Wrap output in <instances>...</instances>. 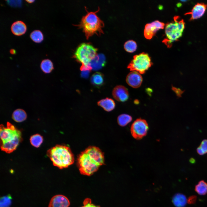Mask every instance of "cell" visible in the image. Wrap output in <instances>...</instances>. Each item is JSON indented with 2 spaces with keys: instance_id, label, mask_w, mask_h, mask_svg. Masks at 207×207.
Returning a JSON list of instances; mask_svg holds the SVG:
<instances>
[{
  "instance_id": "cell-2",
  "label": "cell",
  "mask_w": 207,
  "mask_h": 207,
  "mask_svg": "<svg viewBox=\"0 0 207 207\" xmlns=\"http://www.w3.org/2000/svg\"><path fill=\"white\" fill-rule=\"evenodd\" d=\"M0 136L1 150L7 153L16 150L22 139L21 131L9 122L6 127L0 125Z\"/></svg>"
},
{
  "instance_id": "cell-20",
  "label": "cell",
  "mask_w": 207,
  "mask_h": 207,
  "mask_svg": "<svg viewBox=\"0 0 207 207\" xmlns=\"http://www.w3.org/2000/svg\"><path fill=\"white\" fill-rule=\"evenodd\" d=\"M40 67L42 71L45 73H50L54 69L52 62L48 59H44L42 61Z\"/></svg>"
},
{
  "instance_id": "cell-13",
  "label": "cell",
  "mask_w": 207,
  "mask_h": 207,
  "mask_svg": "<svg viewBox=\"0 0 207 207\" xmlns=\"http://www.w3.org/2000/svg\"><path fill=\"white\" fill-rule=\"evenodd\" d=\"M70 202L65 196L57 195L53 196L51 199L48 207H68Z\"/></svg>"
},
{
  "instance_id": "cell-6",
  "label": "cell",
  "mask_w": 207,
  "mask_h": 207,
  "mask_svg": "<svg viewBox=\"0 0 207 207\" xmlns=\"http://www.w3.org/2000/svg\"><path fill=\"white\" fill-rule=\"evenodd\" d=\"M97 50L89 43H83L78 46L73 57L78 62L90 66V63L97 55Z\"/></svg>"
},
{
  "instance_id": "cell-27",
  "label": "cell",
  "mask_w": 207,
  "mask_h": 207,
  "mask_svg": "<svg viewBox=\"0 0 207 207\" xmlns=\"http://www.w3.org/2000/svg\"><path fill=\"white\" fill-rule=\"evenodd\" d=\"M197 152L200 155H203L207 153V139H204L197 149Z\"/></svg>"
},
{
  "instance_id": "cell-11",
  "label": "cell",
  "mask_w": 207,
  "mask_h": 207,
  "mask_svg": "<svg viewBox=\"0 0 207 207\" xmlns=\"http://www.w3.org/2000/svg\"><path fill=\"white\" fill-rule=\"evenodd\" d=\"M142 80V78L140 73L136 71H131L127 75L126 78L127 84L135 88L141 86Z\"/></svg>"
},
{
  "instance_id": "cell-23",
  "label": "cell",
  "mask_w": 207,
  "mask_h": 207,
  "mask_svg": "<svg viewBox=\"0 0 207 207\" xmlns=\"http://www.w3.org/2000/svg\"><path fill=\"white\" fill-rule=\"evenodd\" d=\"M30 37L34 42L36 43H41L43 39L42 33L39 30L32 31L30 34Z\"/></svg>"
},
{
  "instance_id": "cell-24",
  "label": "cell",
  "mask_w": 207,
  "mask_h": 207,
  "mask_svg": "<svg viewBox=\"0 0 207 207\" xmlns=\"http://www.w3.org/2000/svg\"><path fill=\"white\" fill-rule=\"evenodd\" d=\"M43 141L42 137L39 134H36L30 137V141L32 145L36 147H39Z\"/></svg>"
},
{
  "instance_id": "cell-29",
  "label": "cell",
  "mask_w": 207,
  "mask_h": 207,
  "mask_svg": "<svg viewBox=\"0 0 207 207\" xmlns=\"http://www.w3.org/2000/svg\"><path fill=\"white\" fill-rule=\"evenodd\" d=\"M197 198L195 195L189 197L187 199V203L189 204H193L196 202Z\"/></svg>"
},
{
  "instance_id": "cell-34",
  "label": "cell",
  "mask_w": 207,
  "mask_h": 207,
  "mask_svg": "<svg viewBox=\"0 0 207 207\" xmlns=\"http://www.w3.org/2000/svg\"><path fill=\"white\" fill-rule=\"evenodd\" d=\"M26 1H27V2H28V3H32L34 1V0H26Z\"/></svg>"
},
{
  "instance_id": "cell-9",
  "label": "cell",
  "mask_w": 207,
  "mask_h": 207,
  "mask_svg": "<svg viewBox=\"0 0 207 207\" xmlns=\"http://www.w3.org/2000/svg\"><path fill=\"white\" fill-rule=\"evenodd\" d=\"M164 24L158 20H155L150 23L147 24L144 30L145 37L147 39H151L159 30L163 29Z\"/></svg>"
},
{
  "instance_id": "cell-25",
  "label": "cell",
  "mask_w": 207,
  "mask_h": 207,
  "mask_svg": "<svg viewBox=\"0 0 207 207\" xmlns=\"http://www.w3.org/2000/svg\"><path fill=\"white\" fill-rule=\"evenodd\" d=\"M124 47L127 51L132 53L135 51L137 48L136 42L133 40L126 41L124 44Z\"/></svg>"
},
{
  "instance_id": "cell-7",
  "label": "cell",
  "mask_w": 207,
  "mask_h": 207,
  "mask_svg": "<svg viewBox=\"0 0 207 207\" xmlns=\"http://www.w3.org/2000/svg\"><path fill=\"white\" fill-rule=\"evenodd\" d=\"M152 64L148 54L143 52L133 56L127 68L131 71H136L140 74H143Z\"/></svg>"
},
{
  "instance_id": "cell-26",
  "label": "cell",
  "mask_w": 207,
  "mask_h": 207,
  "mask_svg": "<svg viewBox=\"0 0 207 207\" xmlns=\"http://www.w3.org/2000/svg\"><path fill=\"white\" fill-rule=\"evenodd\" d=\"M12 203V197L10 195L3 196L0 198V207H9Z\"/></svg>"
},
{
  "instance_id": "cell-16",
  "label": "cell",
  "mask_w": 207,
  "mask_h": 207,
  "mask_svg": "<svg viewBox=\"0 0 207 207\" xmlns=\"http://www.w3.org/2000/svg\"><path fill=\"white\" fill-rule=\"evenodd\" d=\"M97 105L102 107L105 111L110 112L115 108V103L112 99L106 98L101 99L97 102Z\"/></svg>"
},
{
  "instance_id": "cell-12",
  "label": "cell",
  "mask_w": 207,
  "mask_h": 207,
  "mask_svg": "<svg viewBox=\"0 0 207 207\" xmlns=\"http://www.w3.org/2000/svg\"><path fill=\"white\" fill-rule=\"evenodd\" d=\"M112 94L114 98L119 101H125L127 100L129 97L127 89L125 87L121 85L116 86L114 88Z\"/></svg>"
},
{
  "instance_id": "cell-21",
  "label": "cell",
  "mask_w": 207,
  "mask_h": 207,
  "mask_svg": "<svg viewBox=\"0 0 207 207\" xmlns=\"http://www.w3.org/2000/svg\"><path fill=\"white\" fill-rule=\"evenodd\" d=\"M195 190L200 195H206L207 193V183L203 180L200 181L195 185Z\"/></svg>"
},
{
  "instance_id": "cell-3",
  "label": "cell",
  "mask_w": 207,
  "mask_h": 207,
  "mask_svg": "<svg viewBox=\"0 0 207 207\" xmlns=\"http://www.w3.org/2000/svg\"><path fill=\"white\" fill-rule=\"evenodd\" d=\"M86 14L83 16L79 24L76 25L82 28L87 39L94 34L98 35L103 33L102 28L104 26L103 22L97 16L96 13L100 10L99 7L95 12H89L85 7Z\"/></svg>"
},
{
  "instance_id": "cell-14",
  "label": "cell",
  "mask_w": 207,
  "mask_h": 207,
  "mask_svg": "<svg viewBox=\"0 0 207 207\" xmlns=\"http://www.w3.org/2000/svg\"><path fill=\"white\" fill-rule=\"evenodd\" d=\"M11 29L12 32L14 35L19 36L25 33L26 26L22 21H17L12 23Z\"/></svg>"
},
{
  "instance_id": "cell-19",
  "label": "cell",
  "mask_w": 207,
  "mask_h": 207,
  "mask_svg": "<svg viewBox=\"0 0 207 207\" xmlns=\"http://www.w3.org/2000/svg\"><path fill=\"white\" fill-rule=\"evenodd\" d=\"M27 118L26 112L23 110L18 109L15 110L12 114V118L17 122H21L25 120Z\"/></svg>"
},
{
  "instance_id": "cell-5",
  "label": "cell",
  "mask_w": 207,
  "mask_h": 207,
  "mask_svg": "<svg viewBox=\"0 0 207 207\" xmlns=\"http://www.w3.org/2000/svg\"><path fill=\"white\" fill-rule=\"evenodd\" d=\"M185 28V23L183 19H181L179 16H175L173 21L166 24V37L163 40V42L168 47H170L172 42L177 41L182 36Z\"/></svg>"
},
{
  "instance_id": "cell-8",
  "label": "cell",
  "mask_w": 207,
  "mask_h": 207,
  "mask_svg": "<svg viewBox=\"0 0 207 207\" xmlns=\"http://www.w3.org/2000/svg\"><path fill=\"white\" fill-rule=\"evenodd\" d=\"M148 126L146 121L144 119L138 118L132 124L131 131L133 137L137 139H140L147 134Z\"/></svg>"
},
{
  "instance_id": "cell-15",
  "label": "cell",
  "mask_w": 207,
  "mask_h": 207,
  "mask_svg": "<svg viewBox=\"0 0 207 207\" xmlns=\"http://www.w3.org/2000/svg\"><path fill=\"white\" fill-rule=\"evenodd\" d=\"M106 64L105 56L102 54H97L91 61L90 64L92 69L97 70L104 66Z\"/></svg>"
},
{
  "instance_id": "cell-22",
  "label": "cell",
  "mask_w": 207,
  "mask_h": 207,
  "mask_svg": "<svg viewBox=\"0 0 207 207\" xmlns=\"http://www.w3.org/2000/svg\"><path fill=\"white\" fill-rule=\"evenodd\" d=\"M132 120V117L129 115L123 114L119 116L117 118L118 124L120 126H124L130 123Z\"/></svg>"
},
{
  "instance_id": "cell-1",
  "label": "cell",
  "mask_w": 207,
  "mask_h": 207,
  "mask_svg": "<svg viewBox=\"0 0 207 207\" xmlns=\"http://www.w3.org/2000/svg\"><path fill=\"white\" fill-rule=\"evenodd\" d=\"M104 163L103 153L98 147L90 146L82 152L77 158V164L80 173L90 176Z\"/></svg>"
},
{
  "instance_id": "cell-30",
  "label": "cell",
  "mask_w": 207,
  "mask_h": 207,
  "mask_svg": "<svg viewBox=\"0 0 207 207\" xmlns=\"http://www.w3.org/2000/svg\"><path fill=\"white\" fill-rule=\"evenodd\" d=\"M7 1L11 6H19L21 4V1Z\"/></svg>"
},
{
  "instance_id": "cell-33",
  "label": "cell",
  "mask_w": 207,
  "mask_h": 207,
  "mask_svg": "<svg viewBox=\"0 0 207 207\" xmlns=\"http://www.w3.org/2000/svg\"><path fill=\"white\" fill-rule=\"evenodd\" d=\"M9 52L12 54H15L16 53V51L13 49H11L9 51Z\"/></svg>"
},
{
  "instance_id": "cell-28",
  "label": "cell",
  "mask_w": 207,
  "mask_h": 207,
  "mask_svg": "<svg viewBox=\"0 0 207 207\" xmlns=\"http://www.w3.org/2000/svg\"><path fill=\"white\" fill-rule=\"evenodd\" d=\"M83 206L81 207H100L99 206L96 205L91 202V200L89 198H86L83 202Z\"/></svg>"
},
{
  "instance_id": "cell-4",
  "label": "cell",
  "mask_w": 207,
  "mask_h": 207,
  "mask_svg": "<svg viewBox=\"0 0 207 207\" xmlns=\"http://www.w3.org/2000/svg\"><path fill=\"white\" fill-rule=\"evenodd\" d=\"M47 154L53 165L60 169L67 168L74 162L73 154L70 149L66 146L56 145L49 150Z\"/></svg>"
},
{
  "instance_id": "cell-10",
  "label": "cell",
  "mask_w": 207,
  "mask_h": 207,
  "mask_svg": "<svg viewBox=\"0 0 207 207\" xmlns=\"http://www.w3.org/2000/svg\"><path fill=\"white\" fill-rule=\"evenodd\" d=\"M207 7V4L203 3H198L193 6L191 11L185 15H190L189 20L197 19L204 14Z\"/></svg>"
},
{
  "instance_id": "cell-32",
  "label": "cell",
  "mask_w": 207,
  "mask_h": 207,
  "mask_svg": "<svg viewBox=\"0 0 207 207\" xmlns=\"http://www.w3.org/2000/svg\"><path fill=\"white\" fill-rule=\"evenodd\" d=\"M90 71H82L81 73V76L84 78H87L90 73Z\"/></svg>"
},
{
  "instance_id": "cell-31",
  "label": "cell",
  "mask_w": 207,
  "mask_h": 207,
  "mask_svg": "<svg viewBox=\"0 0 207 207\" xmlns=\"http://www.w3.org/2000/svg\"><path fill=\"white\" fill-rule=\"evenodd\" d=\"M172 89L175 92L177 96L179 97H181V94L184 92V91H182L179 89L175 87H173Z\"/></svg>"
},
{
  "instance_id": "cell-17",
  "label": "cell",
  "mask_w": 207,
  "mask_h": 207,
  "mask_svg": "<svg viewBox=\"0 0 207 207\" xmlns=\"http://www.w3.org/2000/svg\"><path fill=\"white\" fill-rule=\"evenodd\" d=\"M90 81L93 85L99 88L103 85L104 84V75L101 72H96L91 76Z\"/></svg>"
},
{
  "instance_id": "cell-18",
  "label": "cell",
  "mask_w": 207,
  "mask_h": 207,
  "mask_svg": "<svg viewBox=\"0 0 207 207\" xmlns=\"http://www.w3.org/2000/svg\"><path fill=\"white\" fill-rule=\"evenodd\" d=\"M172 200L173 203L176 207H184L187 203L186 196L181 193L175 194Z\"/></svg>"
}]
</instances>
